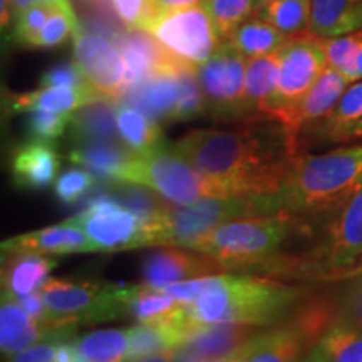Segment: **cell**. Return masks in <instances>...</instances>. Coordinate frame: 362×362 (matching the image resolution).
I'll return each mask as SVG.
<instances>
[{"label":"cell","instance_id":"cell-47","mask_svg":"<svg viewBox=\"0 0 362 362\" xmlns=\"http://www.w3.org/2000/svg\"><path fill=\"white\" fill-rule=\"evenodd\" d=\"M156 4H158V11H160V16H161V13L178 11V8L200 6V4H205V0H156Z\"/></svg>","mask_w":362,"mask_h":362},{"label":"cell","instance_id":"cell-48","mask_svg":"<svg viewBox=\"0 0 362 362\" xmlns=\"http://www.w3.org/2000/svg\"><path fill=\"white\" fill-rule=\"evenodd\" d=\"M176 356H178V349H171L161 352V354L144 357V359H139L136 362H176Z\"/></svg>","mask_w":362,"mask_h":362},{"label":"cell","instance_id":"cell-32","mask_svg":"<svg viewBox=\"0 0 362 362\" xmlns=\"http://www.w3.org/2000/svg\"><path fill=\"white\" fill-rule=\"evenodd\" d=\"M185 307V302L161 292L160 288L146 285H129L128 292V315L138 322H158L165 320Z\"/></svg>","mask_w":362,"mask_h":362},{"label":"cell","instance_id":"cell-11","mask_svg":"<svg viewBox=\"0 0 362 362\" xmlns=\"http://www.w3.org/2000/svg\"><path fill=\"white\" fill-rule=\"evenodd\" d=\"M96 252H123L146 247V225L124 208L110 189L98 192L78 215L72 216Z\"/></svg>","mask_w":362,"mask_h":362},{"label":"cell","instance_id":"cell-2","mask_svg":"<svg viewBox=\"0 0 362 362\" xmlns=\"http://www.w3.org/2000/svg\"><path fill=\"white\" fill-rule=\"evenodd\" d=\"M307 288L259 275H206L200 296L187 304L189 319L200 325L248 324L270 327L287 317Z\"/></svg>","mask_w":362,"mask_h":362},{"label":"cell","instance_id":"cell-52","mask_svg":"<svg viewBox=\"0 0 362 362\" xmlns=\"http://www.w3.org/2000/svg\"><path fill=\"white\" fill-rule=\"evenodd\" d=\"M352 139H362V121L356 126L354 133H352Z\"/></svg>","mask_w":362,"mask_h":362},{"label":"cell","instance_id":"cell-20","mask_svg":"<svg viewBox=\"0 0 362 362\" xmlns=\"http://www.w3.org/2000/svg\"><path fill=\"white\" fill-rule=\"evenodd\" d=\"M2 296L19 300L40 291L57 260L35 252H2Z\"/></svg>","mask_w":362,"mask_h":362},{"label":"cell","instance_id":"cell-44","mask_svg":"<svg viewBox=\"0 0 362 362\" xmlns=\"http://www.w3.org/2000/svg\"><path fill=\"white\" fill-rule=\"evenodd\" d=\"M339 322L362 327V272L349 277L346 287L337 296Z\"/></svg>","mask_w":362,"mask_h":362},{"label":"cell","instance_id":"cell-1","mask_svg":"<svg viewBox=\"0 0 362 362\" xmlns=\"http://www.w3.org/2000/svg\"><path fill=\"white\" fill-rule=\"evenodd\" d=\"M171 148L233 198L275 205L296 158L284 126L270 116L248 117L235 129H194Z\"/></svg>","mask_w":362,"mask_h":362},{"label":"cell","instance_id":"cell-50","mask_svg":"<svg viewBox=\"0 0 362 362\" xmlns=\"http://www.w3.org/2000/svg\"><path fill=\"white\" fill-rule=\"evenodd\" d=\"M208 362H245V361H243L242 351L238 349L237 352H233V354H230V356H226V357H221V359L208 361Z\"/></svg>","mask_w":362,"mask_h":362},{"label":"cell","instance_id":"cell-54","mask_svg":"<svg viewBox=\"0 0 362 362\" xmlns=\"http://www.w3.org/2000/svg\"><path fill=\"white\" fill-rule=\"evenodd\" d=\"M361 272H362V265L359 267V269H357L356 272H354V274H352V275H356V274H361ZM352 275H351V277H352Z\"/></svg>","mask_w":362,"mask_h":362},{"label":"cell","instance_id":"cell-24","mask_svg":"<svg viewBox=\"0 0 362 362\" xmlns=\"http://www.w3.org/2000/svg\"><path fill=\"white\" fill-rule=\"evenodd\" d=\"M362 29V0H310L309 33L332 39Z\"/></svg>","mask_w":362,"mask_h":362},{"label":"cell","instance_id":"cell-26","mask_svg":"<svg viewBox=\"0 0 362 362\" xmlns=\"http://www.w3.org/2000/svg\"><path fill=\"white\" fill-rule=\"evenodd\" d=\"M279 79L280 49L267 56L248 59L245 71V119L265 116L264 111L277 90Z\"/></svg>","mask_w":362,"mask_h":362},{"label":"cell","instance_id":"cell-38","mask_svg":"<svg viewBox=\"0 0 362 362\" xmlns=\"http://www.w3.org/2000/svg\"><path fill=\"white\" fill-rule=\"evenodd\" d=\"M220 40H226L253 12V0H205Z\"/></svg>","mask_w":362,"mask_h":362},{"label":"cell","instance_id":"cell-3","mask_svg":"<svg viewBox=\"0 0 362 362\" xmlns=\"http://www.w3.org/2000/svg\"><path fill=\"white\" fill-rule=\"evenodd\" d=\"M362 187V146L337 148L322 155L293 158L282 192L280 211L307 220L327 218Z\"/></svg>","mask_w":362,"mask_h":362},{"label":"cell","instance_id":"cell-25","mask_svg":"<svg viewBox=\"0 0 362 362\" xmlns=\"http://www.w3.org/2000/svg\"><path fill=\"white\" fill-rule=\"evenodd\" d=\"M116 110L117 101L96 99L72 112L69 124L72 143L119 141L121 136L117 131Z\"/></svg>","mask_w":362,"mask_h":362},{"label":"cell","instance_id":"cell-21","mask_svg":"<svg viewBox=\"0 0 362 362\" xmlns=\"http://www.w3.org/2000/svg\"><path fill=\"white\" fill-rule=\"evenodd\" d=\"M240 351L245 362H302L314 349L296 329L279 322L262 329Z\"/></svg>","mask_w":362,"mask_h":362},{"label":"cell","instance_id":"cell-40","mask_svg":"<svg viewBox=\"0 0 362 362\" xmlns=\"http://www.w3.org/2000/svg\"><path fill=\"white\" fill-rule=\"evenodd\" d=\"M72 112H52L35 110L29 111L25 119L27 134L35 141L51 143L61 138L69 128Z\"/></svg>","mask_w":362,"mask_h":362},{"label":"cell","instance_id":"cell-13","mask_svg":"<svg viewBox=\"0 0 362 362\" xmlns=\"http://www.w3.org/2000/svg\"><path fill=\"white\" fill-rule=\"evenodd\" d=\"M74 59L86 81L99 96L119 103L126 93V64L123 54L110 39L81 29L72 37Z\"/></svg>","mask_w":362,"mask_h":362},{"label":"cell","instance_id":"cell-53","mask_svg":"<svg viewBox=\"0 0 362 362\" xmlns=\"http://www.w3.org/2000/svg\"><path fill=\"white\" fill-rule=\"evenodd\" d=\"M267 2H270V0H253V11H255V8H259L260 6H264V4H267Z\"/></svg>","mask_w":362,"mask_h":362},{"label":"cell","instance_id":"cell-43","mask_svg":"<svg viewBox=\"0 0 362 362\" xmlns=\"http://www.w3.org/2000/svg\"><path fill=\"white\" fill-rule=\"evenodd\" d=\"M76 327L62 329L57 332L51 334L42 341L35 342L34 346L17 352V354L8 356L6 362H56L57 361V349L62 341L74 337Z\"/></svg>","mask_w":362,"mask_h":362},{"label":"cell","instance_id":"cell-23","mask_svg":"<svg viewBox=\"0 0 362 362\" xmlns=\"http://www.w3.org/2000/svg\"><path fill=\"white\" fill-rule=\"evenodd\" d=\"M104 99L90 86L69 88V86H40L39 89L7 98L8 111L29 112L35 110L52 112H74L84 104Z\"/></svg>","mask_w":362,"mask_h":362},{"label":"cell","instance_id":"cell-19","mask_svg":"<svg viewBox=\"0 0 362 362\" xmlns=\"http://www.w3.org/2000/svg\"><path fill=\"white\" fill-rule=\"evenodd\" d=\"M2 252H35L42 255H71L96 252L93 243L74 218L45 226L35 232L4 240Z\"/></svg>","mask_w":362,"mask_h":362},{"label":"cell","instance_id":"cell-12","mask_svg":"<svg viewBox=\"0 0 362 362\" xmlns=\"http://www.w3.org/2000/svg\"><path fill=\"white\" fill-rule=\"evenodd\" d=\"M146 33L194 66L208 61L221 42L205 4L161 13L148 25Z\"/></svg>","mask_w":362,"mask_h":362},{"label":"cell","instance_id":"cell-6","mask_svg":"<svg viewBox=\"0 0 362 362\" xmlns=\"http://www.w3.org/2000/svg\"><path fill=\"white\" fill-rule=\"evenodd\" d=\"M274 202L250 198H208L192 205L166 206L155 223L146 225V247L168 245L193 250L216 226L250 215L277 214Z\"/></svg>","mask_w":362,"mask_h":362},{"label":"cell","instance_id":"cell-55","mask_svg":"<svg viewBox=\"0 0 362 362\" xmlns=\"http://www.w3.org/2000/svg\"><path fill=\"white\" fill-rule=\"evenodd\" d=\"M98 2H104V0H98Z\"/></svg>","mask_w":362,"mask_h":362},{"label":"cell","instance_id":"cell-51","mask_svg":"<svg viewBox=\"0 0 362 362\" xmlns=\"http://www.w3.org/2000/svg\"><path fill=\"white\" fill-rule=\"evenodd\" d=\"M302 362H322V359H320V356H319V352H317V349H314Z\"/></svg>","mask_w":362,"mask_h":362},{"label":"cell","instance_id":"cell-22","mask_svg":"<svg viewBox=\"0 0 362 362\" xmlns=\"http://www.w3.org/2000/svg\"><path fill=\"white\" fill-rule=\"evenodd\" d=\"M194 69V67H193ZM185 72V71H183ZM158 74L124 93L123 101L138 107L144 115L161 121H175V112L181 96V74Z\"/></svg>","mask_w":362,"mask_h":362},{"label":"cell","instance_id":"cell-36","mask_svg":"<svg viewBox=\"0 0 362 362\" xmlns=\"http://www.w3.org/2000/svg\"><path fill=\"white\" fill-rule=\"evenodd\" d=\"M327 64L346 76L347 81L362 78V30L344 37L324 39Z\"/></svg>","mask_w":362,"mask_h":362},{"label":"cell","instance_id":"cell-29","mask_svg":"<svg viewBox=\"0 0 362 362\" xmlns=\"http://www.w3.org/2000/svg\"><path fill=\"white\" fill-rule=\"evenodd\" d=\"M287 40V35L280 33L270 22L250 16L233 30L226 42L237 49L243 57L252 59L279 51Z\"/></svg>","mask_w":362,"mask_h":362},{"label":"cell","instance_id":"cell-35","mask_svg":"<svg viewBox=\"0 0 362 362\" xmlns=\"http://www.w3.org/2000/svg\"><path fill=\"white\" fill-rule=\"evenodd\" d=\"M116 187L110 188L112 197L116 198L121 205H124L128 210L144 221V225H151L160 218L163 211L166 210L168 203L161 200L156 192L149 189L148 187L138 183H124L117 181Z\"/></svg>","mask_w":362,"mask_h":362},{"label":"cell","instance_id":"cell-8","mask_svg":"<svg viewBox=\"0 0 362 362\" xmlns=\"http://www.w3.org/2000/svg\"><path fill=\"white\" fill-rule=\"evenodd\" d=\"M49 317L61 324L110 322L128 315L129 285L76 279H49L40 287Z\"/></svg>","mask_w":362,"mask_h":362},{"label":"cell","instance_id":"cell-15","mask_svg":"<svg viewBox=\"0 0 362 362\" xmlns=\"http://www.w3.org/2000/svg\"><path fill=\"white\" fill-rule=\"evenodd\" d=\"M115 42L126 64V90L158 74H180L198 67L185 61L163 45L155 35L143 29H128L116 34Z\"/></svg>","mask_w":362,"mask_h":362},{"label":"cell","instance_id":"cell-14","mask_svg":"<svg viewBox=\"0 0 362 362\" xmlns=\"http://www.w3.org/2000/svg\"><path fill=\"white\" fill-rule=\"evenodd\" d=\"M347 83L349 81L342 72L330 66L325 67L304 98L277 117L279 123L284 126L293 155L298 156L302 153L300 141L305 133L317 128L337 106L339 99L346 93Z\"/></svg>","mask_w":362,"mask_h":362},{"label":"cell","instance_id":"cell-41","mask_svg":"<svg viewBox=\"0 0 362 362\" xmlns=\"http://www.w3.org/2000/svg\"><path fill=\"white\" fill-rule=\"evenodd\" d=\"M52 2H35L16 13L13 25V40L24 47H35L37 37L51 13Z\"/></svg>","mask_w":362,"mask_h":362},{"label":"cell","instance_id":"cell-7","mask_svg":"<svg viewBox=\"0 0 362 362\" xmlns=\"http://www.w3.org/2000/svg\"><path fill=\"white\" fill-rule=\"evenodd\" d=\"M117 181L143 185L175 205H192L208 198H233L223 185L193 168L166 144L146 153H134Z\"/></svg>","mask_w":362,"mask_h":362},{"label":"cell","instance_id":"cell-16","mask_svg":"<svg viewBox=\"0 0 362 362\" xmlns=\"http://www.w3.org/2000/svg\"><path fill=\"white\" fill-rule=\"evenodd\" d=\"M221 270L223 267L206 253L198 250L188 252L181 247H168L144 257L141 277L143 285L160 288L183 280L216 275V272Z\"/></svg>","mask_w":362,"mask_h":362},{"label":"cell","instance_id":"cell-49","mask_svg":"<svg viewBox=\"0 0 362 362\" xmlns=\"http://www.w3.org/2000/svg\"><path fill=\"white\" fill-rule=\"evenodd\" d=\"M8 2H11L12 12L19 13L21 11H24L25 7L33 6L35 2H56V0H8Z\"/></svg>","mask_w":362,"mask_h":362},{"label":"cell","instance_id":"cell-37","mask_svg":"<svg viewBox=\"0 0 362 362\" xmlns=\"http://www.w3.org/2000/svg\"><path fill=\"white\" fill-rule=\"evenodd\" d=\"M78 33H81V25L71 0H56L52 2L51 13L40 30L35 49L56 47Z\"/></svg>","mask_w":362,"mask_h":362},{"label":"cell","instance_id":"cell-30","mask_svg":"<svg viewBox=\"0 0 362 362\" xmlns=\"http://www.w3.org/2000/svg\"><path fill=\"white\" fill-rule=\"evenodd\" d=\"M362 121V83L352 84L337 106L317 128L310 131L317 138L327 141H349L356 126Z\"/></svg>","mask_w":362,"mask_h":362},{"label":"cell","instance_id":"cell-42","mask_svg":"<svg viewBox=\"0 0 362 362\" xmlns=\"http://www.w3.org/2000/svg\"><path fill=\"white\" fill-rule=\"evenodd\" d=\"M112 11L131 29L146 30L160 16L156 0H111Z\"/></svg>","mask_w":362,"mask_h":362},{"label":"cell","instance_id":"cell-9","mask_svg":"<svg viewBox=\"0 0 362 362\" xmlns=\"http://www.w3.org/2000/svg\"><path fill=\"white\" fill-rule=\"evenodd\" d=\"M327 66L324 39L312 33L288 37L280 49V79L264 115L277 119L304 98Z\"/></svg>","mask_w":362,"mask_h":362},{"label":"cell","instance_id":"cell-4","mask_svg":"<svg viewBox=\"0 0 362 362\" xmlns=\"http://www.w3.org/2000/svg\"><path fill=\"white\" fill-rule=\"evenodd\" d=\"M297 233H312L309 220L300 215L288 211L250 215L216 226L193 250L210 255L226 272L269 275L285 255L284 243Z\"/></svg>","mask_w":362,"mask_h":362},{"label":"cell","instance_id":"cell-46","mask_svg":"<svg viewBox=\"0 0 362 362\" xmlns=\"http://www.w3.org/2000/svg\"><path fill=\"white\" fill-rule=\"evenodd\" d=\"M17 302H19L22 309H24L30 317H34V319L37 320L49 319V310L47 307H45V302L42 296H40V292H34L30 293V296L22 297Z\"/></svg>","mask_w":362,"mask_h":362},{"label":"cell","instance_id":"cell-39","mask_svg":"<svg viewBox=\"0 0 362 362\" xmlns=\"http://www.w3.org/2000/svg\"><path fill=\"white\" fill-rule=\"evenodd\" d=\"M98 176L89 170L67 168L57 176L54 193L62 205H76L98 185Z\"/></svg>","mask_w":362,"mask_h":362},{"label":"cell","instance_id":"cell-17","mask_svg":"<svg viewBox=\"0 0 362 362\" xmlns=\"http://www.w3.org/2000/svg\"><path fill=\"white\" fill-rule=\"evenodd\" d=\"M262 329L248 324L203 325L178 349L176 362H208L221 359L252 341Z\"/></svg>","mask_w":362,"mask_h":362},{"label":"cell","instance_id":"cell-10","mask_svg":"<svg viewBox=\"0 0 362 362\" xmlns=\"http://www.w3.org/2000/svg\"><path fill=\"white\" fill-rule=\"evenodd\" d=\"M247 57L221 40L208 61L198 67L206 112L221 121L245 119Z\"/></svg>","mask_w":362,"mask_h":362},{"label":"cell","instance_id":"cell-28","mask_svg":"<svg viewBox=\"0 0 362 362\" xmlns=\"http://www.w3.org/2000/svg\"><path fill=\"white\" fill-rule=\"evenodd\" d=\"M116 123L121 141L133 153H146L166 144L160 124L138 107L117 103Z\"/></svg>","mask_w":362,"mask_h":362},{"label":"cell","instance_id":"cell-45","mask_svg":"<svg viewBox=\"0 0 362 362\" xmlns=\"http://www.w3.org/2000/svg\"><path fill=\"white\" fill-rule=\"evenodd\" d=\"M40 86H69V88H81L88 86L84 72L81 71L78 62H62L51 67L40 76Z\"/></svg>","mask_w":362,"mask_h":362},{"label":"cell","instance_id":"cell-27","mask_svg":"<svg viewBox=\"0 0 362 362\" xmlns=\"http://www.w3.org/2000/svg\"><path fill=\"white\" fill-rule=\"evenodd\" d=\"M134 153L123 141H89L71 148L69 161L84 166L94 175L117 181Z\"/></svg>","mask_w":362,"mask_h":362},{"label":"cell","instance_id":"cell-31","mask_svg":"<svg viewBox=\"0 0 362 362\" xmlns=\"http://www.w3.org/2000/svg\"><path fill=\"white\" fill-rule=\"evenodd\" d=\"M84 362H128L129 329H101L74 339Z\"/></svg>","mask_w":362,"mask_h":362},{"label":"cell","instance_id":"cell-18","mask_svg":"<svg viewBox=\"0 0 362 362\" xmlns=\"http://www.w3.org/2000/svg\"><path fill=\"white\" fill-rule=\"evenodd\" d=\"M12 185L25 192H42L51 187L61 170V156L52 144L33 141L21 144L11 155Z\"/></svg>","mask_w":362,"mask_h":362},{"label":"cell","instance_id":"cell-34","mask_svg":"<svg viewBox=\"0 0 362 362\" xmlns=\"http://www.w3.org/2000/svg\"><path fill=\"white\" fill-rule=\"evenodd\" d=\"M315 349L322 362H362V327L337 322Z\"/></svg>","mask_w":362,"mask_h":362},{"label":"cell","instance_id":"cell-5","mask_svg":"<svg viewBox=\"0 0 362 362\" xmlns=\"http://www.w3.org/2000/svg\"><path fill=\"white\" fill-rule=\"evenodd\" d=\"M362 265V187L324 218L320 238L309 252L285 255L277 277L305 280L349 279Z\"/></svg>","mask_w":362,"mask_h":362},{"label":"cell","instance_id":"cell-33","mask_svg":"<svg viewBox=\"0 0 362 362\" xmlns=\"http://www.w3.org/2000/svg\"><path fill=\"white\" fill-rule=\"evenodd\" d=\"M252 16L270 22L280 33L292 37L309 30L310 0H270L255 8Z\"/></svg>","mask_w":362,"mask_h":362}]
</instances>
